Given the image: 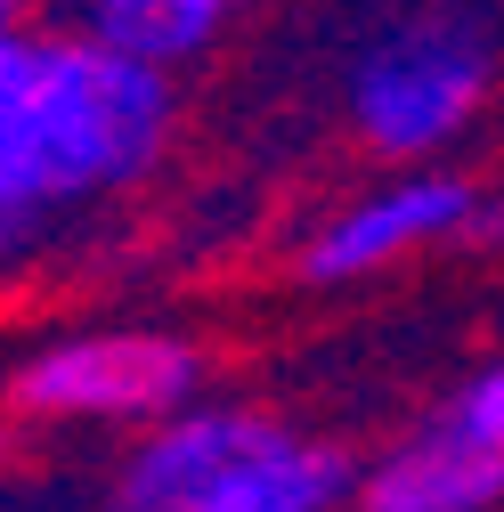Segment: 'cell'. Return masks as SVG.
<instances>
[{
    "mask_svg": "<svg viewBox=\"0 0 504 512\" xmlns=\"http://www.w3.org/2000/svg\"><path fill=\"white\" fill-rule=\"evenodd\" d=\"M504 504V456L472 447L448 415L391 439L358 472V512H496Z\"/></svg>",
    "mask_w": 504,
    "mask_h": 512,
    "instance_id": "cell-6",
    "label": "cell"
},
{
    "mask_svg": "<svg viewBox=\"0 0 504 512\" xmlns=\"http://www.w3.org/2000/svg\"><path fill=\"white\" fill-rule=\"evenodd\" d=\"M472 220H480V196L456 171H399L383 187H366V196H350L342 212H326L301 236L293 269H301V285H366V277L415 261L439 236H472Z\"/></svg>",
    "mask_w": 504,
    "mask_h": 512,
    "instance_id": "cell-5",
    "label": "cell"
},
{
    "mask_svg": "<svg viewBox=\"0 0 504 512\" xmlns=\"http://www.w3.org/2000/svg\"><path fill=\"white\" fill-rule=\"evenodd\" d=\"M439 415H448V423H456L472 447L504 456V358H488L480 374H464V382H456V399L439 407Z\"/></svg>",
    "mask_w": 504,
    "mask_h": 512,
    "instance_id": "cell-8",
    "label": "cell"
},
{
    "mask_svg": "<svg viewBox=\"0 0 504 512\" xmlns=\"http://www.w3.org/2000/svg\"><path fill=\"white\" fill-rule=\"evenodd\" d=\"M179 90L155 66L74 33H9L0 41V212H74L114 196L171 147Z\"/></svg>",
    "mask_w": 504,
    "mask_h": 512,
    "instance_id": "cell-1",
    "label": "cell"
},
{
    "mask_svg": "<svg viewBox=\"0 0 504 512\" xmlns=\"http://www.w3.org/2000/svg\"><path fill=\"white\" fill-rule=\"evenodd\" d=\"M358 464L261 407L204 399L122 447L106 512H350Z\"/></svg>",
    "mask_w": 504,
    "mask_h": 512,
    "instance_id": "cell-2",
    "label": "cell"
},
{
    "mask_svg": "<svg viewBox=\"0 0 504 512\" xmlns=\"http://www.w3.org/2000/svg\"><path fill=\"white\" fill-rule=\"evenodd\" d=\"M33 236H41V220L0 212V269H9V261H25V252H33Z\"/></svg>",
    "mask_w": 504,
    "mask_h": 512,
    "instance_id": "cell-9",
    "label": "cell"
},
{
    "mask_svg": "<svg viewBox=\"0 0 504 512\" xmlns=\"http://www.w3.org/2000/svg\"><path fill=\"white\" fill-rule=\"evenodd\" d=\"M9 407L25 423H98V431H155L204 407V350L163 326H98L41 342L9 374Z\"/></svg>",
    "mask_w": 504,
    "mask_h": 512,
    "instance_id": "cell-3",
    "label": "cell"
},
{
    "mask_svg": "<svg viewBox=\"0 0 504 512\" xmlns=\"http://www.w3.org/2000/svg\"><path fill=\"white\" fill-rule=\"evenodd\" d=\"M472 236H480V244H504V196H496V204H480V220H472Z\"/></svg>",
    "mask_w": 504,
    "mask_h": 512,
    "instance_id": "cell-10",
    "label": "cell"
},
{
    "mask_svg": "<svg viewBox=\"0 0 504 512\" xmlns=\"http://www.w3.org/2000/svg\"><path fill=\"white\" fill-rule=\"evenodd\" d=\"M480 98H488V41L464 17H415L358 49L350 131L383 163H423L472 131Z\"/></svg>",
    "mask_w": 504,
    "mask_h": 512,
    "instance_id": "cell-4",
    "label": "cell"
},
{
    "mask_svg": "<svg viewBox=\"0 0 504 512\" xmlns=\"http://www.w3.org/2000/svg\"><path fill=\"white\" fill-rule=\"evenodd\" d=\"M350 512H358V504H350Z\"/></svg>",
    "mask_w": 504,
    "mask_h": 512,
    "instance_id": "cell-11",
    "label": "cell"
},
{
    "mask_svg": "<svg viewBox=\"0 0 504 512\" xmlns=\"http://www.w3.org/2000/svg\"><path fill=\"white\" fill-rule=\"evenodd\" d=\"M236 0H82V33L122 49L131 66H155V74H179L187 57H204L220 41Z\"/></svg>",
    "mask_w": 504,
    "mask_h": 512,
    "instance_id": "cell-7",
    "label": "cell"
}]
</instances>
